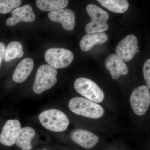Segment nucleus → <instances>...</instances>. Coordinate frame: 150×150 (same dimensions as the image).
I'll list each match as a JSON object with an SVG mask.
<instances>
[{
  "label": "nucleus",
  "instance_id": "9",
  "mask_svg": "<svg viewBox=\"0 0 150 150\" xmlns=\"http://www.w3.org/2000/svg\"><path fill=\"white\" fill-rule=\"evenodd\" d=\"M21 129V123L17 119H11L7 121L3 126L0 134L1 144L7 146H11L14 144Z\"/></svg>",
  "mask_w": 150,
  "mask_h": 150
},
{
  "label": "nucleus",
  "instance_id": "22",
  "mask_svg": "<svg viewBox=\"0 0 150 150\" xmlns=\"http://www.w3.org/2000/svg\"><path fill=\"white\" fill-rule=\"evenodd\" d=\"M5 46L4 43L0 42V66L5 53Z\"/></svg>",
  "mask_w": 150,
  "mask_h": 150
},
{
  "label": "nucleus",
  "instance_id": "14",
  "mask_svg": "<svg viewBox=\"0 0 150 150\" xmlns=\"http://www.w3.org/2000/svg\"><path fill=\"white\" fill-rule=\"evenodd\" d=\"M108 40V35L104 32L87 33L81 40L80 46L82 51L86 52L96 44L106 43Z\"/></svg>",
  "mask_w": 150,
  "mask_h": 150
},
{
  "label": "nucleus",
  "instance_id": "20",
  "mask_svg": "<svg viewBox=\"0 0 150 150\" xmlns=\"http://www.w3.org/2000/svg\"><path fill=\"white\" fill-rule=\"evenodd\" d=\"M21 0H0V13L5 14L20 6Z\"/></svg>",
  "mask_w": 150,
  "mask_h": 150
},
{
  "label": "nucleus",
  "instance_id": "17",
  "mask_svg": "<svg viewBox=\"0 0 150 150\" xmlns=\"http://www.w3.org/2000/svg\"><path fill=\"white\" fill-rule=\"evenodd\" d=\"M104 8L117 13H124L129 8L128 0H97Z\"/></svg>",
  "mask_w": 150,
  "mask_h": 150
},
{
  "label": "nucleus",
  "instance_id": "8",
  "mask_svg": "<svg viewBox=\"0 0 150 150\" xmlns=\"http://www.w3.org/2000/svg\"><path fill=\"white\" fill-rule=\"evenodd\" d=\"M138 44V39L135 35L133 34L127 35L116 46V55L123 62L131 61L136 54L140 52L137 48Z\"/></svg>",
  "mask_w": 150,
  "mask_h": 150
},
{
  "label": "nucleus",
  "instance_id": "6",
  "mask_svg": "<svg viewBox=\"0 0 150 150\" xmlns=\"http://www.w3.org/2000/svg\"><path fill=\"white\" fill-rule=\"evenodd\" d=\"M44 58L48 64L55 69L69 66L74 59L72 51L64 48H51L45 52Z\"/></svg>",
  "mask_w": 150,
  "mask_h": 150
},
{
  "label": "nucleus",
  "instance_id": "2",
  "mask_svg": "<svg viewBox=\"0 0 150 150\" xmlns=\"http://www.w3.org/2000/svg\"><path fill=\"white\" fill-rule=\"evenodd\" d=\"M38 119L44 128L54 132H63L67 129L69 124L66 114L56 109L43 111L38 116Z\"/></svg>",
  "mask_w": 150,
  "mask_h": 150
},
{
  "label": "nucleus",
  "instance_id": "15",
  "mask_svg": "<svg viewBox=\"0 0 150 150\" xmlns=\"http://www.w3.org/2000/svg\"><path fill=\"white\" fill-rule=\"evenodd\" d=\"M34 67V62L30 58H26L21 61L14 72L12 78L17 83H21L27 79Z\"/></svg>",
  "mask_w": 150,
  "mask_h": 150
},
{
  "label": "nucleus",
  "instance_id": "19",
  "mask_svg": "<svg viewBox=\"0 0 150 150\" xmlns=\"http://www.w3.org/2000/svg\"><path fill=\"white\" fill-rule=\"evenodd\" d=\"M24 54L21 43L18 41L11 42L8 44L6 50L4 60L8 62L14 59L21 58Z\"/></svg>",
  "mask_w": 150,
  "mask_h": 150
},
{
  "label": "nucleus",
  "instance_id": "13",
  "mask_svg": "<svg viewBox=\"0 0 150 150\" xmlns=\"http://www.w3.org/2000/svg\"><path fill=\"white\" fill-rule=\"evenodd\" d=\"M71 139L73 142L85 149L93 147L99 140L98 136L90 131L83 130L74 131L71 134Z\"/></svg>",
  "mask_w": 150,
  "mask_h": 150
},
{
  "label": "nucleus",
  "instance_id": "5",
  "mask_svg": "<svg viewBox=\"0 0 150 150\" xmlns=\"http://www.w3.org/2000/svg\"><path fill=\"white\" fill-rule=\"evenodd\" d=\"M75 90L86 99L96 103L103 102L105 98L103 91L99 86L87 78H79L75 81Z\"/></svg>",
  "mask_w": 150,
  "mask_h": 150
},
{
  "label": "nucleus",
  "instance_id": "10",
  "mask_svg": "<svg viewBox=\"0 0 150 150\" xmlns=\"http://www.w3.org/2000/svg\"><path fill=\"white\" fill-rule=\"evenodd\" d=\"M48 17L51 21L61 23L63 28L67 30L74 29L76 25L74 13L69 9L63 8L50 12Z\"/></svg>",
  "mask_w": 150,
  "mask_h": 150
},
{
  "label": "nucleus",
  "instance_id": "12",
  "mask_svg": "<svg viewBox=\"0 0 150 150\" xmlns=\"http://www.w3.org/2000/svg\"><path fill=\"white\" fill-rule=\"evenodd\" d=\"M105 65L113 79H118L121 76L127 75L129 73L125 62L115 54H111L108 56Z\"/></svg>",
  "mask_w": 150,
  "mask_h": 150
},
{
  "label": "nucleus",
  "instance_id": "21",
  "mask_svg": "<svg viewBox=\"0 0 150 150\" xmlns=\"http://www.w3.org/2000/svg\"><path fill=\"white\" fill-rule=\"evenodd\" d=\"M143 74L148 88H150V59L146 60L143 67Z\"/></svg>",
  "mask_w": 150,
  "mask_h": 150
},
{
  "label": "nucleus",
  "instance_id": "4",
  "mask_svg": "<svg viewBox=\"0 0 150 150\" xmlns=\"http://www.w3.org/2000/svg\"><path fill=\"white\" fill-rule=\"evenodd\" d=\"M57 71L50 65H43L37 70L33 90L35 93L40 94L52 88L57 81Z\"/></svg>",
  "mask_w": 150,
  "mask_h": 150
},
{
  "label": "nucleus",
  "instance_id": "11",
  "mask_svg": "<svg viewBox=\"0 0 150 150\" xmlns=\"http://www.w3.org/2000/svg\"><path fill=\"white\" fill-rule=\"evenodd\" d=\"M12 16L8 19L6 23L7 26H13L20 22H31L35 19V15L30 5H25L15 9L12 12Z\"/></svg>",
  "mask_w": 150,
  "mask_h": 150
},
{
  "label": "nucleus",
  "instance_id": "18",
  "mask_svg": "<svg viewBox=\"0 0 150 150\" xmlns=\"http://www.w3.org/2000/svg\"><path fill=\"white\" fill-rule=\"evenodd\" d=\"M36 5L43 11H53L64 8L69 0H36Z\"/></svg>",
  "mask_w": 150,
  "mask_h": 150
},
{
  "label": "nucleus",
  "instance_id": "1",
  "mask_svg": "<svg viewBox=\"0 0 150 150\" xmlns=\"http://www.w3.org/2000/svg\"><path fill=\"white\" fill-rule=\"evenodd\" d=\"M69 107L75 114L92 119L101 118L105 112L104 108L99 104L79 97L70 100Z\"/></svg>",
  "mask_w": 150,
  "mask_h": 150
},
{
  "label": "nucleus",
  "instance_id": "7",
  "mask_svg": "<svg viewBox=\"0 0 150 150\" xmlns=\"http://www.w3.org/2000/svg\"><path fill=\"white\" fill-rule=\"evenodd\" d=\"M131 108L138 115L145 114L150 105L149 89L146 86H141L134 89L130 98Z\"/></svg>",
  "mask_w": 150,
  "mask_h": 150
},
{
  "label": "nucleus",
  "instance_id": "3",
  "mask_svg": "<svg viewBox=\"0 0 150 150\" xmlns=\"http://www.w3.org/2000/svg\"><path fill=\"white\" fill-rule=\"evenodd\" d=\"M86 9L91 18L85 27L87 33L102 32L108 30L109 26L107 21L109 19V15L107 12L94 4L88 5Z\"/></svg>",
  "mask_w": 150,
  "mask_h": 150
},
{
  "label": "nucleus",
  "instance_id": "16",
  "mask_svg": "<svg viewBox=\"0 0 150 150\" xmlns=\"http://www.w3.org/2000/svg\"><path fill=\"white\" fill-rule=\"evenodd\" d=\"M35 135V130L31 127H26L21 129L16 142L17 146L22 150L31 149V140Z\"/></svg>",
  "mask_w": 150,
  "mask_h": 150
}]
</instances>
